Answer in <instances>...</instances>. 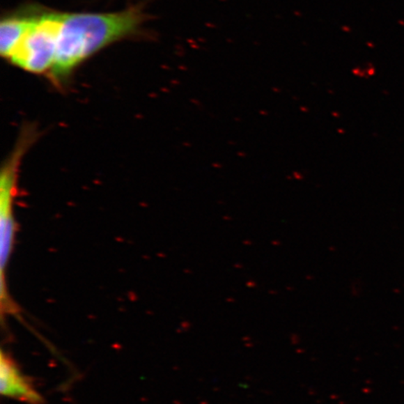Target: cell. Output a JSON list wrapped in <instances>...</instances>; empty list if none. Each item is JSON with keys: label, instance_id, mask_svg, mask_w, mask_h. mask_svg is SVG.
Masks as SVG:
<instances>
[{"label": "cell", "instance_id": "cell-3", "mask_svg": "<svg viewBox=\"0 0 404 404\" xmlns=\"http://www.w3.org/2000/svg\"><path fill=\"white\" fill-rule=\"evenodd\" d=\"M62 12L39 8L36 18L9 62L34 75L48 76L56 61Z\"/></svg>", "mask_w": 404, "mask_h": 404}, {"label": "cell", "instance_id": "cell-4", "mask_svg": "<svg viewBox=\"0 0 404 404\" xmlns=\"http://www.w3.org/2000/svg\"><path fill=\"white\" fill-rule=\"evenodd\" d=\"M1 394L29 404H42V395L34 389L29 379L22 373L15 360L2 352L0 359Z\"/></svg>", "mask_w": 404, "mask_h": 404}, {"label": "cell", "instance_id": "cell-5", "mask_svg": "<svg viewBox=\"0 0 404 404\" xmlns=\"http://www.w3.org/2000/svg\"><path fill=\"white\" fill-rule=\"evenodd\" d=\"M38 7L26 8L5 15L0 22V54L9 61L36 18Z\"/></svg>", "mask_w": 404, "mask_h": 404}, {"label": "cell", "instance_id": "cell-1", "mask_svg": "<svg viewBox=\"0 0 404 404\" xmlns=\"http://www.w3.org/2000/svg\"><path fill=\"white\" fill-rule=\"evenodd\" d=\"M148 18L143 4L114 13L62 12L51 84L64 90L81 64L114 43L141 35Z\"/></svg>", "mask_w": 404, "mask_h": 404}, {"label": "cell", "instance_id": "cell-2", "mask_svg": "<svg viewBox=\"0 0 404 404\" xmlns=\"http://www.w3.org/2000/svg\"><path fill=\"white\" fill-rule=\"evenodd\" d=\"M39 128L26 124L21 128L15 146L2 164L0 173V262H1V297L10 296L7 274L17 235L15 217L19 171L24 155L40 138Z\"/></svg>", "mask_w": 404, "mask_h": 404}]
</instances>
